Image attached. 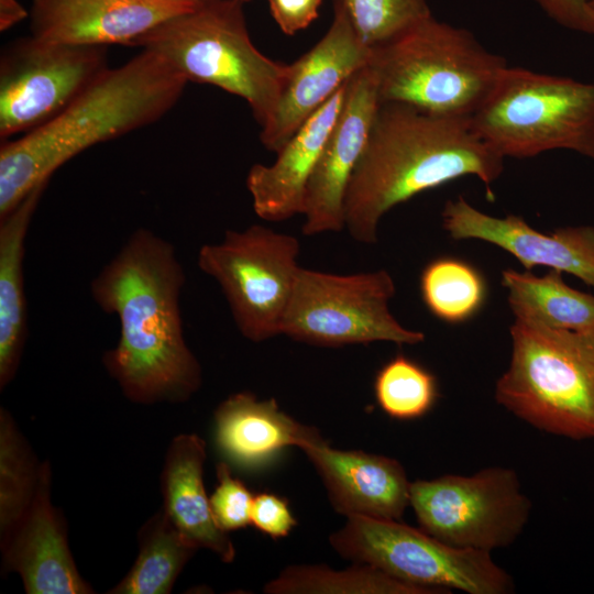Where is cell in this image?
<instances>
[{
  "mask_svg": "<svg viewBox=\"0 0 594 594\" xmlns=\"http://www.w3.org/2000/svg\"><path fill=\"white\" fill-rule=\"evenodd\" d=\"M184 284L174 245L145 228L134 231L90 283L92 299L120 323L103 365L134 403H179L201 386L200 364L184 337Z\"/></svg>",
  "mask_w": 594,
  "mask_h": 594,
  "instance_id": "1",
  "label": "cell"
},
{
  "mask_svg": "<svg viewBox=\"0 0 594 594\" xmlns=\"http://www.w3.org/2000/svg\"><path fill=\"white\" fill-rule=\"evenodd\" d=\"M504 160L479 134L472 117L381 102L348 187L345 229L356 242L375 244L380 221L391 209L464 176L479 178L493 201L491 186Z\"/></svg>",
  "mask_w": 594,
  "mask_h": 594,
  "instance_id": "2",
  "label": "cell"
},
{
  "mask_svg": "<svg viewBox=\"0 0 594 594\" xmlns=\"http://www.w3.org/2000/svg\"><path fill=\"white\" fill-rule=\"evenodd\" d=\"M187 79L142 50L107 67L59 114L0 148V219L82 151L154 123L179 100Z\"/></svg>",
  "mask_w": 594,
  "mask_h": 594,
  "instance_id": "3",
  "label": "cell"
},
{
  "mask_svg": "<svg viewBox=\"0 0 594 594\" xmlns=\"http://www.w3.org/2000/svg\"><path fill=\"white\" fill-rule=\"evenodd\" d=\"M381 102L449 117H472L505 68L469 30L430 15L372 47L369 63Z\"/></svg>",
  "mask_w": 594,
  "mask_h": 594,
  "instance_id": "4",
  "label": "cell"
},
{
  "mask_svg": "<svg viewBox=\"0 0 594 594\" xmlns=\"http://www.w3.org/2000/svg\"><path fill=\"white\" fill-rule=\"evenodd\" d=\"M241 1L200 0L135 37L130 46L151 50L186 79L217 86L244 99L261 127L274 112L289 64L275 62L252 43Z\"/></svg>",
  "mask_w": 594,
  "mask_h": 594,
  "instance_id": "5",
  "label": "cell"
},
{
  "mask_svg": "<svg viewBox=\"0 0 594 594\" xmlns=\"http://www.w3.org/2000/svg\"><path fill=\"white\" fill-rule=\"evenodd\" d=\"M496 402L541 431L594 439V329H550L516 319Z\"/></svg>",
  "mask_w": 594,
  "mask_h": 594,
  "instance_id": "6",
  "label": "cell"
},
{
  "mask_svg": "<svg viewBox=\"0 0 594 594\" xmlns=\"http://www.w3.org/2000/svg\"><path fill=\"white\" fill-rule=\"evenodd\" d=\"M472 121L504 158L566 150L594 161V82L507 66Z\"/></svg>",
  "mask_w": 594,
  "mask_h": 594,
  "instance_id": "7",
  "label": "cell"
},
{
  "mask_svg": "<svg viewBox=\"0 0 594 594\" xmlns=\"http://www.w3.org/2000/svg\"><path fill=\"white\" fill-rule=\"evenodd\" d=\"M329 541L342 558L431 594H508L515 588L491 552L453 547L399 520L350 516Z\"/></svg>",
  "mask_w": 594,
  "mask_h": 594,
  "instance_id": "8",
  "label": "cell"
},
{
  "mask_svg": "<svg viewBox=\"0 0 594 594\" xmlns=\"http://www.w3.org/2000/svg\"><path fill=\"white\" fill-rule=\"evenodd\" d=\"M395 293L394 278L385 270L338 275L300 267L282 334L327 348L424 342V332L405 328L389 311Z\"/></svg>",
  "mask_w": 594,
  "mask_h": 594,
  "instance_id": "9",
  "label": "cell"
},
{
  "mask_svg": "<svg viewBox=\"0 0 594 594\" xmlns=\"http://www.w3.org/2000/svg\"><path fill=\"white\" fill-rule=\"evenodd\" d=\"M299 253L296 237L252 224L202 245L197 265L219 284L241 334L257 343L282 334Z\"/></svg>",
  "mask_w": 594,
  "mask_h": 594,
  "instance_id": "10",
  "label": "cell"
},
{
  "mask_svg": "<svg viewBox=\"0 0 594 594\" xmlns=\"http://www.w3.org/2000/svg\"><path fill=\"white\" fill-rule=\"evenodd\" d=\"M409 505L427 534L486 552L514 543L531 512L517 473L504 466L410 482Z\"/></svg>",
  "mask_w": 594,
  "mask_h": 594,
  "instance_id": "11",
  "label": "cell"
},
{
  "mask_svg": "<svg viewBox=\"0 0 594 594\" xmlns=\"http://www.w3.org/2000/svg\"><path fill=\"white\" fill-rule=\"evenodd\" d=\"M106 48L47 42L9 43L0 58V138L28 133L59 114L107 68Z\"/></svg>",
  "mask_w": 594,
  "mask_h": 594,
  "instance_id": "12",
  "label": "cell"
},
{
  "mask_svg": "<svg viewBox=\"0 0 594 594\" xmlns=\"http://www.w3.org/2000/svg\"><path fill=\"white\" fill-rule=\"evenodd\" d=\"M372 47L359 35L343 0H333L331 24L320 41L289 64L276 108L260 140L278 152L297 130L355 73L370 63Z\"/></svg>",
  "mask_w": 594,
  "mask_h": 594,
  "instance_id": "13",
  "label": "cell"
},
{
  "mask_svg": "<svg viewBox=\"0 0 594 594\" xmlns=\"http://www.w3.org/2000/svg\"><path fill=\"white\" fill-rule=\"evenodd\" d=\"M381 99L367 65L346 82L342 107L308 182L301 231L311 237L345 229V196L364 152Z\"/></svg>",
  "mask_w": 594,
  "mask_h": 594,
  "instance_id": "14",
  "label": "cell"
},
{
  "mask_svg": "<svg viewBox=\"0 0 594 594\" xmlns=\"http://www.w3.org/2000/svg\"><path fill=\"white\" fill-rule=\"evenodd\" d=\"M442 226L453 240H481L515 256L527 271L535 266L568 273L594 288V227L558 228L542 233L521 217L490 216L459 196L442 210Z\"/></svg>",
  "mask_w": 594,
  "mask_h": 594,
  "instance_id": "15",
  "label": "cell"
},
{
  "mask_svg": "<svg viewBox=\"0 0 594 594\" xmlns=\"http://www.w3.org/2000/svg\"><path fill=\"white\" fill-rule=\"evenodd\" d=\"M200 0H32L31 35L47 42L97 45L131 42Z\"/></svg>",
  "mask_w": 594,
  "mask_h": 594,
  "instance_id": "16",
  "label": "cell"
},
{
  "mask_svg": "<svg viewBox=\"0 0 594 594\" xmlns=\"http://www.w3.org/2000/svg\"><path fill=\"white\" fill-rule=\"evenodd\" d=\"M51 466L41 463L33 499L14 528L1 539L7 572L20 575L29 594H89L70 553L64 520L51 501Z\"/></svg>",
  "mask_w": 594,
  "mask_h": 594,
  "instance_id": "17",
  "label": "cell"
},
{
  "mask_svg": "<svg viewBox=\"0 0 594 594\" xmlns=\"http://www.w3.org/2000/svg\"><path fill=\"white\" fill-rule=\"evenodd\" d=\"M299 449L320 475L336 512L350 516L400 520L409 506V486L395 459L331 448L317 430Z\"/></svg>",
  "mask_w": 594,
  "mask_h": 594,
  "instance_id": "18",
  "label": "cell"
},
{
  "mask_svg": "<svg viewBox=\"0 0 594 594\" xmlns=\"http://www.w3.org/2000/svg\"><path fill=\"white\" fill-rule=\"evenodd\" d=\"M346 82L276 152L273 164L250 168L246 188L261 219L278 222L302 213L308 182L342 107Z\"/></svg>",
  "mask_w": 594,
  "mask_h": 594,
  "instance_id": "19",
  "label": "cell"
},
{
  "mask_svg": "<svg viewBox=\"0 0 594 594\" xmlns=\"http://www.w3.org/2000/svg\"><path fill=\"white\" fill-rule=\"evenodd\" d=\"M317 429L279 409L274 398L258 400L249 392L230 395L215 411V442L226 461L258 471L288 447H298Z\"/></svg>",
  "mask_w": 594,
  "mask_h": 594,
  "instance_id": "20",
  "label": "cell"
},
{
  "mask_svg": "<svg viewBox=\"0 0 594 594\" xmlns=\"http://www.w3.org/2000/svg\"><path fill=\"white\" fill-rule=\"evenodd\" d=\"M205 460L206 443L196 433L178 435L172 440L161 476L163 512L196 548L210 550L230 563L235 549L213 518L204 485Z\"/></svg>",
  "mask_w": 594,
  "mask_h": 594,
  "instance_id": "21",
  "label": "cell"
},
{
  "mask_svg": "<svg viewBox=\"0 0 594 594\" xmlns=\"http://www.w3.org/2000/svg\"><path fill=\"white\" fill-rule=\"evenodd\" d=\"M47 184L34 188L0 219V388L15 376L28 334L24 293L26 233Z\"/></svg>",
  "mask_w": 594,
  "mask_h": 594,
  "instance_id": "22",
  "label": "cell"
},
{
  "mask_svg": "<svg viewBox=\"0 0 594 594\" xmlns=\"http://www.w3.org/2000/svg\"><path fill=\"white\" fill-rule=\"evenodd\" d=\"M502 285L516 319L557 330L594 329V296L570 287L560 271L537 276L507 268Z\"/></svg>",
  "mask_w": 594,
  "mask_h": 594,
  "instance_id": "23",
  "label": "cell"
},
{
  "mask_svg": "<svg viewBox=\"0 0 594 594\" xmlns=\"http://www.w3.org/2000/svg\"><path fill=\"white\" fill-rule=\"evenodd\" d=\"M198 550L158 512L139 531V554L127 575L108 593L168 594Z\"/></svg>",
  "mask_w": 594,
  "mask_h": 594,
  "instance_id": "24",
  "label": "cell"
},
{
  "mask_svg": "<svg viewBox=\"0 0 594 594\" xmlns=\"http://www.w3.org/2000/svg\"><path fill=\"white\" fill-rule=\"evenodd\" d=\"M263 591L267 594H431L362 563L344 570L324 564L289 565L268 581Z\"/></svg>",
  "mask_w": 594,
  "mask_h": 594,
  "instance_id": "25",
  "label": "cell"
},
{
  "mask_svg": "<svg viewBox=\"0 0 594 594\" xmlns=\"http://www.w3.org/2000/svg\"><path fill=\"white\" fill-rule=\"evenodd\" d=\"M421 299L439 320L459 324L472 319L485 305L487 285L472 264L454 258L430 261L420 274Z\"/></svg>",
  "mask_w": 594,
  "mask_h": 594,
  "instance_id": "26",
  "label": "cell"
},
{
  "mask_svg": "<svg viewBox=\"0 0 594 594\" xmlns=\"http://www.w3.org/2000/svg\"><path fill=\"white\" fill-rule=\"evenodd\" d=\"M41 464L10 413L0 409V539L28 510L38 482Z\"/></svg>",
  "mask_w": 594,
  "mask_h": 594,
  "instance_id": "27",
  "label": "cell"
},
{
  "mask_svg": "<svg viewBox=\"0 0 594 594\" xmlns=\"http://www.w3.org/2000/svg\"><path fill=\"white\" fill-rule=\"evenodd\" d=\"M374 394L386 415L402 420L426 415L439 395L436 376L404 354L392 358L377 371Z\"/></svg>",
  "mask_w": 594,
  "mask_h": 594,
  "instance_id": "28",
  "label": "cell"
},
{
  "mask_svg": "<svg viewBox=\"0 0 594 594\" xmlns=\"http://www.w3.org/2000/svg\"><path fill=\"white\" fill-rule=\"evenodd\" d=\"M363 42L381 45L432 15L428 0H343Z\"/></svg>",
  "mask_w": 594,
  "mask_h": 594,
  "instance_id": "29",
  "label": "cell"
},
{
  "mask_svg": "<svg viewBox=\"0 0 594 594\" xmlns=\"http://www.w3.org/2000/svg\"><path fill=\"white\" fill-rule=\"evenodd\" d=\"M217 486L210 496V506L218 526L229 532L245 528L251 524L254 496L245 484L232 475L227 461L216 468Z\"/></svg>",
  "mask_w": 594,
  "mask_h": 594,
  "instance_id": "30",
  "label": "cell"
},
{
  "mask_svg": "<svg viewBox=\"0 0 594 594\" xmlns=\"http://www.w3.org/2000/svg\"><path fill=\"white\" fill-rule=\"evenodd\" d=\"M251 524L273 539L287 537L297 525L288 502L273 493L254 496Z\"/></svg>",
  "mask_w": 594,
  "mask_h": 594,
  "instance_id": "31",
  "label": "cell"
},
{
  "mask_svg": "<svg viewBox=\"0 0 594 594\" xmlns=\"http://www.w3.org/2000/svg\"><path fill=\"white\" fill-rule=\"evenodd\" d=\"M559 25L594 35V9L590 0H530Z\"/></svg>",
  "mask_w": 594,
  "mask_h": 594,
  "instance_id": "32",
  "label": "cell"
},
{
  "mask_svg": "<svg viewBox=\"0 0 594 594\" xmlns=\"http://www.w3.org/2000/svg\"><path fill=\"white\" fill-rule=\"evenodd\" d=\"M271 15L280 31L294 35L318 16L322 0H267Z\"/></svg>",
  "mask_w": 594,
  "mask_h": 594,
  "instance_id": "33",
  "label": "cell"
},
{
  "mask_svg": "<svg viewBox=\"0 0 594 594\" xmlns=\"http://www.w3.org/2000/svg\"><path fill=\"white\" fill-rule=\"evenodd\" d=\"M29 15L18 0H0V30L7 31Z\"/></svg>",
  "mask_w": 594,
  "mask_h": 594,
  "instance_id": "34",
  "label": "cell"
},
{
  "mask_svg": "<svg viewBox=\"0 0 594 594\" xmlns=\"http://www.w3.org/2000/svg\"><path fill=\"white\" fill-rule=\"evenodd\" d=\"M590 3H591V6H592L593 9H594V0H590Z\"/></svg>",
  "mask_w": 594,
  "mask_h": 594,
  "instance_id": "35",
  "label": "cell"
},
{
  "mask_svg": "<svg viewBox=\"0 0 594 594\" xmlns=\"http://www.w3.org/2000/svg\"><path fill=\"white\" fill-rule=\"evenodd\" d=\"M238 1L245 2V1H250V0H238Z\"/></svg>",
  "mask_w": 594,
  "mask_h": 594,
  "instance_id": "36",
  "label": "cell"
}]
</instances>
